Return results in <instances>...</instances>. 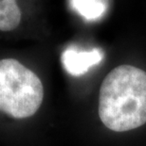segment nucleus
<instances>
[{"mask_svg":"<svg viewBox=\"0 0 146 146\" xmlns=\"http://www.w3.org/2000/svg\"><path fill=\"white\" fill-rule=\"evenodd\" d=\"M21 11L16 0H0V30L11 31L19 26Z\"/></svg>","mask_w":146,"mask_h":146,"instance_id":"4","label":"nucleus"},{"mask_svg":"<svg viewBox=\"0 0 146 146\" xmlns=\"http://www.w3.org/2000/svg\"><path fill=\"white\" fill-rule=\"evenodd\" d=\"M99 117L108 129L125 132L146 123V72L133 65L116 67L99 94Z\"/></svg>","mask_w":146,"mask_h":146,"instance_id":"1","label":"nucleus"},{"mask_svg":"<svg viewBox=\"0 0 146 146\" xmlns=\"http://www.w3.org/2000/svg\"><path fill=\"white\" fill-rule=\"evenodd\" d=\"M44 100L41 79L14 58L0 60V111L14 119L35 114Z\"/></svg>","mask_w":146,"mask_h":146,"instance_id":"2","label":"nucleus"},{"mask_svg":"<svg viewBox=\"0 0 146 146\" xmlns=\"http://www.w3.org/2000/svg\"><path fill=\"white\" fill-rule=\"evenodd\" d=\"M71 8L87 20L102 17L107 10V0H69Z\"/></svg>","mask_w":146,"mask_h":146,"instance_id":"5","label":"nucleus"},{"mask_svg":"<svg viewBox=\"0 0 146 146\" xmlns=\"http://www.w3.org/2000/svg\"><path fill=\"white\" fill-rule=\"evenodd\" d=\"M104 54L100 49L91 51H77L68 48L62 54V62L68 74L81 76L88 71L93 65L98 64L102 60Z\"/></svg>","mask_w":146,"mask_h":146,"instance_id":"3","label":"nucleus"}]
</instances>
